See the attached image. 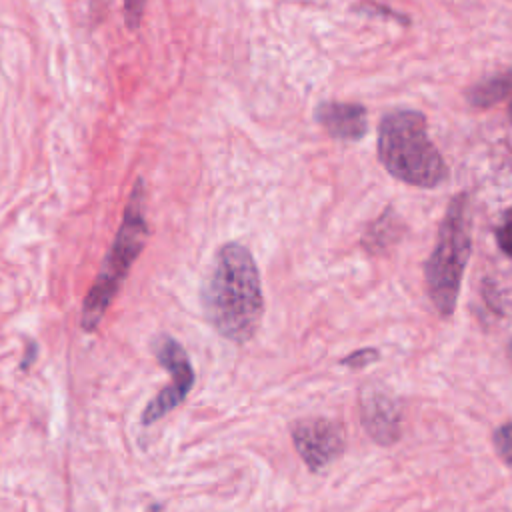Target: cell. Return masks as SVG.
Returning <instances> with one entry per match:
<instances>
[{"label":"cell","mask_w":512,"mask_h":512,"mask_svg":"<svg viewBox=\"0 0 512 512\" xmlns=\"http://www.w3.org/2000/svg\"><path fill=\"white\" fill-rule=\"evenodd\" d=\"M360 412L364 428L378 444L390 446L400 438L402 410L390 392L378 386H366L360 394Z\"/></svg>","instance_id":"7"},{"label":"cell","mask_w":512,"mask_h":512,"mask_svg":"<svg viewBox=\"0 0 512 512\" xmlns=\"http://www.w3.org/2000/svg\"><path fill=\"white\" fill-rule=\"evenodd\" d=\"M496 242L504 254L512 256V208L504 214L500 226L496 228Z\"/></svg>","instance_id":"12"},{"label":"cell","mask_w":512,"mask_h":512,"mask_svg":"<svg viewBox=\"0 0 512 512\" xmlns=\"http://www.w3.org/2000/svg\"><path fill=\"white\" fill-rule=\"evenodd\" d=\"M202 306L208 322L226 340L244 344L256 334L264 298L256 262L246 246H220L202 290Z\"/></svg>","instance_id":"1"},{"label":"cell","mask_w":512,"mask_h":512,"mask_svg":"<svg viewBox=\"0 0 512 512\" xmlns=\"http://www.w3.org/2000/svg\"><path fill=\"white\" fill-rule=\"evenodd\" d=\"M154 354L156 360L168 370L172 376L170 386L162 388L150 404L142 412V424H152L160 418H164L170 410L180 406L194 384V370L190 364V358L186 350L170 336H158L154 342Z\"/></svg>","instance_id":"5"},{"label":"cell","mask_w":512,"mask_h":512,"mask_svg":"<svg viewBox=\"0 0 512 512\" xmlns=\"http://www.w3.org/2000/svg\"><path fill=\"white\" fill-rule=\"evenodd\" d=\"M470 256V212L468 194L450 200L442 218L436 246L424 264L428 296L442 316L456 310L462 276Z\"/></svg>","instance_id":"4"},{"label":"cell","mask_w":512,"mask_h":512,"mask_svg":"<svg viewBox=\"0 0 512 512\" xmlns=\"http://www.w3.org/2000/svg\"><path fill=\"white\" fill-rule=\"evenodd\" d=\"M378 156L394 178L410 186L436 188L448 174L442 154L428 136L426 118L416 110H396L382 118Z\"/></svg>","instance_id":"2"},{"label":"cell","mask_w":512,"mask_h":512,"mask_svg":"<svg viewBox=\"0 0 512 512\" xmlns=\"http://www.w3.org/2000/svg\"><path fill=\"white\" fill-rule=\"evenodd\" d=\"M148 236V222H146V184L138 178L132 186L130 198L126 202L120 228L116 238L96 274L94 284L90 286L80 314V326L84 332H94L108 306L116 298L120 286L124 284L128 270L136 262L138 254L142 252Z\"/></svg>","instance_id":"3"},{"label":"cell","mask_w":512,"mask_h":512,"mask_svg":"<svg viewBox=\"0 0 512 512\" xmlns=\"http://www.w3.org/2000/svg\"><path fill=\"white\" fill-rule=\"evenodd\" d=\"M378 356H380L378 350H374V348H362V350H354L350 356L342 358L340 364H344V366H348V368H362V366H366V364L378 360Z\"/></svg>","instance_id":"13"},{"label":"cell","mask_w":512,"mask_h":512,"mask_svg":"<svg viewBox=\"0 0 512 512\" xmlns=\"http://www.w3.org/2000/svg\"><path fill=\"white\" fill-rule=\"evenodd\" d=\"M316 118L330 136L340 140H360L368 128L366 108L352 102H324Z\"/></svg>","instance_id":"8"},{"label":"cell","mask_w":512,"mask_h":512,"mask_svg":"<svg viewBox=\"0 0 512 512\" xmlns=\"http://www.w3.org/2000/svg\"><path fill=\"white\" fill-rule=\"evenodd\" d=\"M292 440L300 458L314 472L326 468L344 450V434L340 426L326 418L298 422L292 428Z\"/></svg>","instance_id":"6"},{"label":"cell","mask_w":512,"mask_h":512,"mask_svg":"<svg viewBox=\"0 0 512 512\" xmlns=\"http://www.w3.org/2000/svg\"><path fill=\"white\" fill-rule=\"evenodd\" d=\"M508 114H510V120H512V102H510V106H508Z\"/></svg>","instance_id":"14"},{"label":"cell","mask_w":512,"mask_h":512,"mask_svg":"<svg viewBox=\"0 0 512 512\" xmlns=\"http://www.w3.org/2000/svg\"><path fill=\"white\" fill-rule=\"evenodd\" d=\"M494 448L504 462L512 466V424H502L494 432Z\"/></svg>","instance_id":"10"},{"label":"cell","mask_w":512,"mask_h":512,"mask_svg":"<svg viewBox=\"0 0 512 512\" xmlns=\"http://www.w3.org/2000/svg\"><path fill=\"white\" fill-rule=\"evenodd\" d=\"M512 92V72H500L470 86L466 98L476 108H488Z\"/></svg>","instance_id":"9"},{"label":"cell","mask_w":512,"mask_h":512,"mask_svg":"<svg viewBox=\"0 0 512 512\" xmlns=\"http://www.w3.org/2000/svg\"><path fill=\"white\" fill-rule=\"evenodd\" d=\"M146 0H124V24L130 30H138L144 16Z\"/></svg>","instance_id":"11"}]
</instances>
